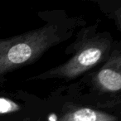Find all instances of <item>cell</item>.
I'll use <instances>...</instances> for the list:
<instances>
[{"label": "cell", "mask_w": 121, "mask_h": 121, "mask_svg": "<svg viewBox=\"0 0 121 121\" xmlns=\"http://www.w3.org/2000/svg\"><path fill=\"white\" fill-rule=\"evenodd\" d=\"M62 41L63 33L55 24L0 39V80L14 70L33 63Z\"/></svg>", "instance_id": "6da1fadb"}, {"label": "cell", "mask_w": 121, "mask_h": 121, "mask_svg": "<svg viewBox=\"0 0 121 121\" xmlns=\"http://www.w3.org/2000/svg\"><path fill=\"white\" fill-rule=\"evenodd\" d=\"M79 40L76 44L75 53L69 60L33 79H74L108 58L112 45V39L109 33H91L89 29Z\"/></svg>", "instance_id": "7a4b0ae2"}, {"label": "cell", "mask_w": 121, "mask_h": 121, "mask_svg": "<svg viewBox=\"0 0 121 121\" xmlns=\"http://www.w3.org/2000/svg\"><path fill=\"white\" fill-rule=\"evenodd\" d=\"M95 88L102 93L118 94L121 89V53L114 51L94 78Z\"/></svg>", "instance_id": "3957f363"}, {"label": "cell", "mask_w": 121, "mask_h": 121, "mask_svg": "<svg viewBox=\"0 0 121 121\" xmlns=\"http://www.w3.org/2000/svg\"><path fill=\"white\" fill-rule=\"evenodd\" d=\"M117 117L86 107H76L65 113L57 121H117Z\"/></svg>", "instance_id": "277c9868"}, {"label": "cell", "mask_w": 121, "mask_h": 121, "mask_svg": "<svg viewBox=\"0 0 121 121\" xmlns=\"http://www.w3.org/2000/svg\"><path fill=\"white\" fill-rule=\"evenodd\" d=\"M20 109V105L15 101L4 97H0V114H6L17 112Z\"/></svg>", "instance_id": "5b68a950"}]
</instances>
